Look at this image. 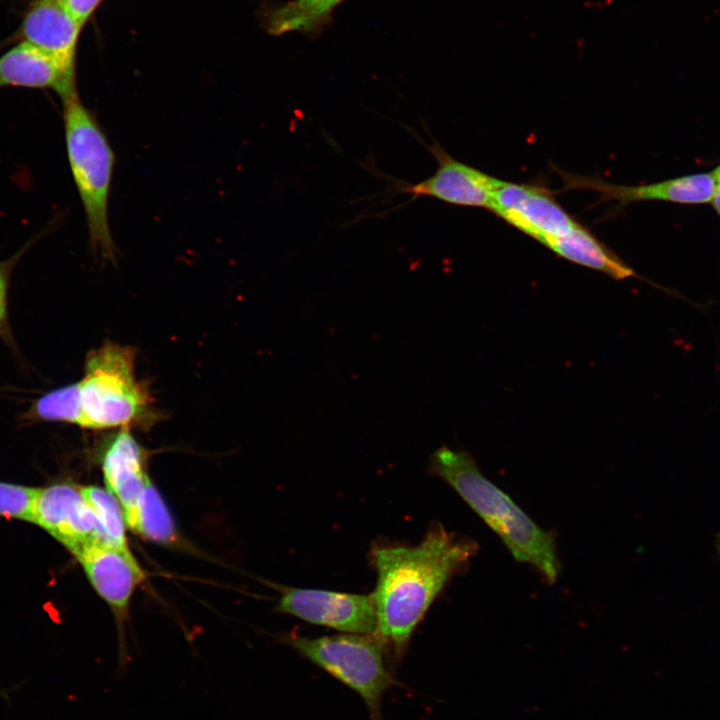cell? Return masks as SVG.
Returning <instances> with one entry per match:
<instances>
[{"mask_svg": "<svg viewBox=\"0 0 720 720\" xmlns=\"http://www.w3.org/2000/svg\"><path fill=\"white\" fill-rule=\"evenodd\" d=\"M429 470L459 494L501 538L515 560L535 567L546 583L556 582L560 563L554 535L487 479L467 451L441 446L431 455Z\"/></svg>", "mask_w": 720, "mask_h": 720, "instance_id": "cell-2", "label": "cell"}, {"mask_svg": "<svg viewBox=\"0 0 720 720\" xmlns=\"http://www.w3.org/2000/svg\"><path fill=\"white\" fill-rule=\"evenodd\" d=\"M31 522L47 531L73 555L89 544L108 543L81 486L58 483L38 488Z\"/></svg>", "mask_w": 720, "mask_h": 720, "instance_id": "cell-8", "label": "cell"}, {"mask_svg": "<svg viewBox=\"0 0 720 720\" xmlns=\"http://www.w3.org/2000/svg\"><path fill=\"white\" fill-rule=\"evenodd\" d=\"M27 246L23 247L16 254L5 261L0 262V337L8 344H13V338L8 320V286L10 275L20 257L25 253Z\"/></svg>", "mask_w": 720, "mask_h": 720, "instance_id": "cell-21", "label": "cell"}, {"mask_svg": "<svg viewBox=\"0 0 720 720\" xmlns=\"http://www.w3.org/2000/svg\"><path fill=\"white\" fill-rule=\"evenodd\" d=\"M489 210L542 245L578 223L557 202L553 192L539 184L501 180Z\"/></svg>", "mask_w": 720, "mask_h": 720, "instance_id": "cell-7", "label": "cell"}, {"mask_svg": "<svg viewBox=\"0 0 720 720\" xmlns=\"http://www.w3.org/2000/svg\"><path fill=\"white\" fill-rule=\"evenodd\" d=\"M82 493L97 517L109 544L128 550L126 522L120 503L106 488L81 486Z\"/></svg>", "mask_w": 720, "mask_h": 720, "instance_id": "cell-19", "label": "cell"}, {"mask_svg": "<svg viewBox=\"0 0 720 720\" xmlns=\"http://www.w3.org/2000/svg\"><path fill=\"white\" fill-rule=\"evenodd\" d=\"M344 0H290L266 6L261 18L265 30L272 35L300 32L309 37L320 34L331 22L332 11Z\"/></svg>", "mask_w": 720, "mask_h": 720, "instance_id": "cell-16", "label": "cell"}, {"mask_svg": "<svg viewBox=\"0 0 720 720\" xmlns=\"http://www.w3.org/2000/svg\"><path fill=\"white\" fill-rule=\"evenodd\" d=\"M102 470L106 488L120 503L126 525L134 531L137 501L149 477L143 449L130 428H121L111 439L103 453Z\"/></svg>", "mask_w": 720, "mask_h": 720, "instance_id": "cell-13", "label": "cell"}, {"mask_svg": "<svg viewBox=\"0 0 720 720\" xmlns=\"http://www.w3.org/2000/svg\"><path fill=\"white\" fill-rule=\"evenodd\" d=\"M544 246L571 263L599 271L615 280L638 277L630 266L580 223Z\"/></svg>", "mask_w": 720, "mask_h": 720, "instance_id": "cell-15", "label": "cell"}, {"mask_svg": "<svg viewBox=\"0 0 720 720\" xmlns=\"http://www.w3.org/2000/svg\"><path fill=\"white\" fill-rule=\"evenodd\" d=\"M82 26L58 0H34L25 13L21 35L75 75L76 49Z\"/></svg>", "mask_w": 720, "mask_h": 720, "instance_id": "cell-12", "label": "cell"}, {"mask_svg": "<svg viewBox=\"0 0 720 720\" xmlns=\"http://www.w3.org/2000/svg\"><path fill=\"white\" fill-rule=\"evenodd\" d=\"M713 175L715 180V186L711 202L713 203V206L717 213L720 215V166H718L713 171Z\"/></svg>", "mask_w": 720, "mask_h": 720, "instance_id": "cell-23", "label": "cell"}, {"mask_svg": "<svg viewBox=\"0 0 720 720\" xmlns=\"http://www.w3.org/2000/svg\"><path fill=\"white\" fill-rule=\"evenodd\" d=\"M134 532L157 543H171L176 538L172 517L150 478L139 495Z\"/></svg>", "mask_w": 720, "mask_h": 720, "instance_id": "cell-17", "label": "cell"}, {"mask_svg": "<svg viewBox=\"0 0 720 720\" xmlns=\"http://www.w3.org/2000/svg\"><path fill=\"white\" fill-rule=\"evenodd\" d=\"M479 550L470 538H458L441 524L414 546L382 545L372 551L376 569L371 594L377 616L376 634L400 656L426 611L452 576Z\"/></svg>", "mask_w": 720, "mask_h": 720, "instance_id": "cell-1", "label": "cell"}, {"mask_svg": "<svg viewBox=\"0 0 720 720\" xmlns=\"http://www.w3.org/2000/svg\"><path fill=\"white\" fill-rule=\"evenodd\" d=\"M79 397L84 428L144 427L158 417L136 378L135 350L129 346L106 343L88 353Z\"/></svg>", "mask_w": 720, "mask_h": 720, "instance_id": "cell-4", "label": "cell"}, {"mask_svg": "<svg viewBox=\"0 0 720 720\" xmlns=\"http://www.w3.org/2000/svg\"><path fill=\"white\" fill-rule=\"evenodd\" d=\"M282 641L358 693L370 720H382L381 699L394 679L384 663V642L376 633L316 638L291 634Z\"/></svg>", "mask_w": 720, "mask_h": 720, "instance_id": "cell-5", "label": "cell"}, {"mask_svg": "<svg viewBox=\"0 0 720 720\" xmlns=\"http://www.w3.org/2000/svg\"><path fill=\"white\" fill-rule=\"evenodd\" d=\"M716 548H717V551H718V553H719V555H720V533H718V535H717V537H716Z\"/></svg>", "mask_w": 720, "mask_h": 720, "instance_id": "cell-24", "label": "cell"}, {"mask_svg": "<svg viewBox=\"0 0 720 720\" xmlns=\"http://www.w3.org/2000/svg\"><path fill=\"white\" fill-rule=\"evenodd\" d=\"M554 170L563 183V191L588 190L597 193L600 202L611 201L617 208L638 201H669L684 204L707 203L712 200L715 180L713 172L669 179L645 185H619L596 176H584Z\"/></svg>", "mask_w": 720, "mask_h": 720, "instance_id": "cell-10", "label": "cell"}, {"mask_svg": "<svg viewBox=\"0 0 720 720\" xmlns=\"http://www.w3.org/2000/svg\"><path fill=\"white\" fill-rule=\"evenodd\" d=\"M419 141L435 159L436 169L430 176L415 183H393L396 193L410 195L409 202L429 197L457 206L490 209L500 179L457 160L435 140L430 143Z\"/></svg>", "mask_w": 720, "mask_h": 720, "instance_id": "cell-6", "label": "cell"}, {"mask_svg": "<svg viewBox=\"0 0 720 720\" xmlns=\"http://www.w3.org/2000/svg\"><path fill=\"white\" fill-rule=\"evenodd\" d=\"M37 489L0 482V516L31 522Z\"/></svg>", "mask_w": 720, "mask_h": 720, "instance_id": "cell-20", "label": "cell"}, {"mask_svg": "<svg viewBox=\"0 0 720 720\" xmlns=\"http://www.w3.org/2000/svg\"><path fill=\"white\" fill-rule=\"evenodd\" d=\"M4 87L51 89L61 99L77 93L75 75L26 41L0 56V88Z\"/></svg>", "mask_w": 720, "mask_h": 720, "instance_id": "cell-14", "label": "cell"}, {"mask_svg": "<svg viewBox=\"0 0 720 720\" xmlns=\"http://www.w3.org/2000/svg\"><path fill=\"white\" fill-rule=\"evenodd\" d=\"M30 421H57L81 426L79 382L39 397L24 415Z\"/></svg>", "mask_w": 720, "mask_h": 720, "instance_id": "cell-18", "label": "cell"}, {"mask_svg": "<svg viewBox=\"0 0 720 720\" xmlns=\"http://www.w3.org/2000/svg\"><path fill=\"white\" fill-rule=\"evenodd\" d=\"M68 162L85 212L94 253L113 259L115 245L108 203L115 163L114 152L95 115L75 93L62 99Z\"/></svg>", "mask_w": 720, "mask_h": 720, "instance_id": "cell-3", "label": "cell"}, {"mask_svg": "<svg viewBox=\"0 0 720 720\" xmlns=\"http://www.w3.org/2000/svg\"><path fill=\"white\" fill-rule=\"evenodd\" d=\"M276 610L312 624L351 634H374L377 616L371 595L289 588Z\"/></svg>", "mask_w": 720, "mask_h": 720, "instance_id": "cell-9", "label": "cell"}, {"mask_svg": "<svg viewBox=\"0 0 720 720\" xmlns=\"http://www.w3.org/2000/svg\"><path fill=\"white\" fill-rule=\"evenodd\" d=\"M96 592L118 614L126 611L144 573L130 550L99 541L74 554Z\"/></svg>", "mask_w": 720, "mask_h": 720, "instance_id": "cell-11", "label": "cell"}, {"mask_svg": "<svg viewBox=\"0 0 720 720\" xmlns=\"http://www.w3.org/2000/svg\"><path fill=\"white\" fill-rule=\"evenodd\" d=\"M63 8L83 27L102 0H58Z\"/></svg>", "mask_w": 720, "mask_h": 720, "instance_id": "cell-22", "label": "cell"}]
</instances>
